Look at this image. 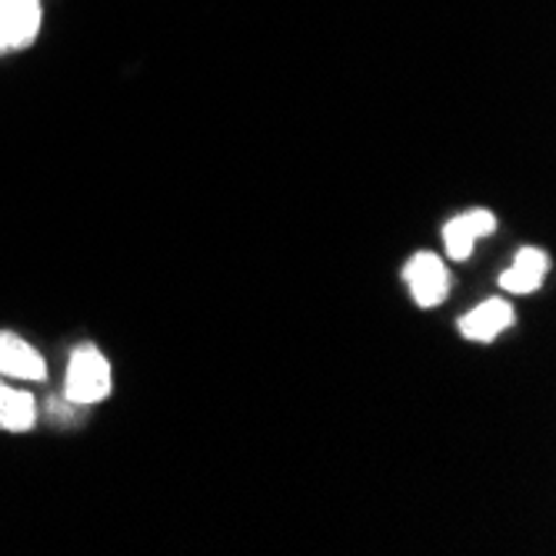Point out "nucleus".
I'll use <instances>...</instances> for the list:
<instances>
[{
	"instance_id": "f257e3e1",
	"label": "nucleus",
	"mask_w": 556,
	"mask_h": 556,
	"mask_svg": "<svg viewBox=\"0 0 556 556\" xmlns=\"http://www.w3.org/2000/svg\"><path fill=\"white\" fill-rule=\"evenodd\" d=\"M114 393V370L111 361L93 343H84L71 353L67 380H64V400L74 407H93L104 403Z\"/></svg>"
},
{
	"instance_id": "f03ea898",
	"label": "nucleus",
	"mask_w": 556,
	"mask_h": 556,
	"mask_svg": "<svg viewBox=\"0 0 556 556\" xmlns=\"http://www.w3.org/2000/svg\"><path fill=\"white\" fill-rule=\"evenodd\" d=\"M403 280L410 287L414 303L424 311L440 307L450 296V270L437 254H430V250H420V254L410 257V264L403 267Z\"/></svg>"
},
{
	"instance_id": "7ed1b4c3",
	"label": "nucleus",
	"mask_w": 556,
	"mask_h": 556,
	"mask_svg": "<svg viewBox=\"0 0 556 556\" xmlns=\"http://www.w3.org/2000/svg\"><path fill=\"white\" fill-rule=\"evenodd\" d=\"M496 230V217L483 207H473L460 217H453L443 227V247H446V257L450 261H470L473 254V243L490 237Z\"/></svg>"
},
{
	"instance_id": "20e7f679",
	"label": "nucleus",
	"mask_w": 556,
	"mask_h": 556,
	"mask_svg": "<svg viewBox=\"0 0 556 556\" xmlns=\"http://www.w3.org/2000/svg\"><path fill=\"white\" fill-rule=\"evenodd\" d=\"M40 34V0H0V37L4 50H24Z\"/></svg>"
},
{
	"instance_id": "39448f33",
	"label": "nucleus",
	"mask_w": 556,
	"mask_h": 556,
	"mask_svg": "<svg viewBox=\"0 0 556 556\" xmlns=\"http://www.w3.org/2000/svg\"><path fill=\"white\" fill-rule=\"evenodd\" d=\"M514 324H517V314H514L510 303H507V300H500V296H493V300L477 303V307H473L470 314L460 317V333H464V340H470V343H490V340H496L503 330H510Z\"/></svg>"
},
{
	"instance_id": "423d86ee",
	"label": "nucleus",
	"mask_w": 556,
	"mask_h": 556,
	"mask_svg": "<svg viewBox=\"0 0 556 556\" xmlns=\"http://www.w3.org/2000/svg\"><path fill=\"white\" fill-rule=\"evenodd\" d=\"M0 377L11 380H43L47 364L40 357V350L21 340L17 333H0Z\"/></svg>"
},
{
	"instance_id": "0eeeda50",
	"label": "nucleus",
	"mask_w": 556,
	"mask_h": 556,
	"mask_svg": "<svg viewBox=\"0 0 556 556\" xmlns=\"http://www.w3.org/2000/svg\"><path fill=\"white\" fill-rule=\"evenodd\" d=\"M546 274H549V257L536 247H523L514 261V267L500 274V287L507 293L527 296V293H536L543 287Z\"/></svg>"
},
{
	"instance_id": "6e6552de",
	"label": "nucleus",
	"mask_w": 556,
	"mask_h": 556,
	"mask_svg": "<svg viewBox=\"0 0 556 556\" xmlns=\"http://www.w3.org/2000/svg\"><path fill=\"white\" fill-rule=\"evenodd\" d=\"M37 424V400L27 390H17L0 380V430L27 433Z\"/></svg>"
},
{
	"instance_id": "1a4fd4ad",
	"label": "nucleus",
	"mask_w": 556,
	"mask_h": 556,
	"mask_svg": "<svg viewBox=\"0 0 556 556\" xmlns=\"http://www.w3.org/2000/svg\"><path fill=\"white\" fill-rule=\"evenodd\" d=\"M0 54H4V37H0Z\"/></svg>"
}]
</instances>
